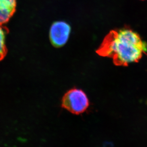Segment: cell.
<instances>
[{
	"label": "cell",
	"mask_w": 147,
	"mask_h": 147,
	"mask_svg": "<svg viewBox=\"0 0 147 147\" xmlns=\"http://www.w3.org/2000/svg\"><path fill=\"white\" fill-rule=\"evenodd\" d=\"M90 105L86 93L82 89L74 88L64 94L61 100L63 108L75 115L85 113Z\"/></svg>",
	"instance_id": "cell-2"
},
{
	"label": "cell",
	"mask_w": 147,
	"mask_h": 147,
	"mask_svg": "<svg viewBox=\"0 0 147 147\" xmlns=\"http://www.w3.org/2000/svg\"><path fill=\"white\" fill-rule=\"evenodd\" d=\"M96 53L112 59L118 66H128L138 63L146 54L147 44L140 35L128 27L113 30L104 38Z\"/></svg>",
	"instance_id": "cell-1"
},
{
	"label": "cell",
	"mask_w": 147,
	"mask_h": 147,
	"mask_svg": "<svg viewBox=\"0 0 147 147\" xmlns=\"http://www.w3.org/2000/svg\"><path fill=\"white\" fill-rule=\"evenodd\" d=\"M16 0H0V25L8 22L14 14Z\"/></svg>",
	"instance_id": "cell-4"
},
{
	"label": "cell",
	"mask_w": 147,
	"mask_h": 147,
	"mask_svg": "<svg viewBox=\"0 0 147 147\" xmlns=\"http://www.w3.org/2000/svg\"><path fill=\"white\" fill-rule=\"evenodd\" d=\"M6 30L0 25V61L3 60L7 53L5 37Z\"/></svg>",
	"instance_id": "cell-5"
},
{
	"label": "cell",
	"mask_w": 147,
	"mask_h": 147,
	"mask_svg": "<svg viewBox=\"0 0 147 147\" xmlns=\"http://www.w3.org/2000/svg\"><path fill=\"white\" fill-rule=\"evenodd\" d=\"M70 25L63 21L56 22L51 25L50 39L53 46L57 48L64 46L68 41L71 33Z\"/></svg>",
	"instance_id": "cell-3"
}]
</instances>
